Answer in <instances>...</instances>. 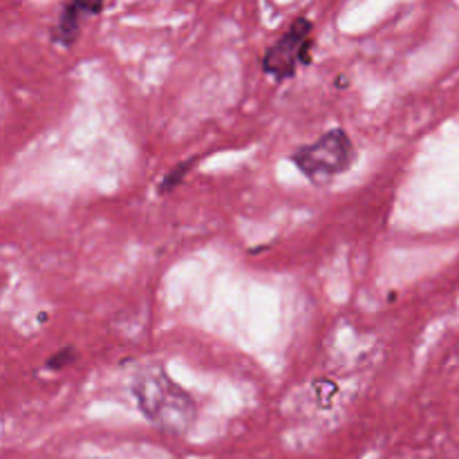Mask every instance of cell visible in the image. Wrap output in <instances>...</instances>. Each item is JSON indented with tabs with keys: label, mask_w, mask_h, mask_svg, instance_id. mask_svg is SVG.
<instances>
[{
	"label": "cell",
	"mask_w": 459,
	"mask_h": 459,
	"mask_svg": "<svg viewBox=\"0 0 459 459\" xmlns=\"http://www.w3.org/2000/svg\"><path fill=\"white\" fill-rule=\"evenodd\" d=\"M133 394L139 403V411L170 433H184L195 420V403L193 399L170 381L166 372H143L133 384Z\"/></svg>",
	"instance_id": "6da1fadb"
},
{
	"label": "cell",
	"mask_w": 459,
	"mask_h": 459,
	"mask_svg": "<svg viewBox=\"0 0 459 459\" xmlns=\"http://www.w3.org/2000/svg\"><path fill=\"white\" fill-rule=\"evenodd\" d=\"M354 148L348 133L341 128L330 130L309 146L299 148L291 155V161L299 166L300 173L314 184H330L336 175L345 173L352 164Z\"/></svg>",
	"instance_id": "7a4b0ae2"
},
{
	"label": "cell",
	"mask_w": 459,
	"mask_h": 459,
	"mask_svg": "<svg viewBox=\"0 0 459 459\" xmlns=\"http://www.w3.org/2000/svg\"><path fill=\"white\" fill-rule=\"evenodd\" d=\"M309 48H312V22L305 16H299L290 30L264 52V72L278 81L290 79L296 74V67L309 63Z\"/></svg>",
	"instance_id": "3957f363"
},
{
	"label": "cell",
	"mask_w": 459,
	"mask_h": 459,
	"mask_svg": "<svg viewBox=\"0 0 459 459\" xmlns=\"http://www.w3.org/2000/svg\"><path fill=\"white\" fill-rule=\"evenodd\" d=\"M99 9H101V4H83V3L67 4V7L63 9V16L61 21H58V27L54 30V40H58V43L63 45H70L72 40L76 39V31H79V22H81L79 13H92V12H99Z\"/></svg>",
	"instance_id": "277c9868"
},
{
	"label": "cell",
	"mask_w": 459,
	"mask_h": 459,
	"mask_svg": "<svg viewBox=\"0 0 459 459\" xmlns=\"http://www.w3.org/2000/svg\"><path fill=\"white\" fill-rule=\"evenodd\" d=\"M70 357H72V350H63V352L54 354V357H52V361H49V368H54V370H58V368L67 366V363L72 361Z\"/></svg>",
	"instance_id": "5b68a950"
}]
</instances>
